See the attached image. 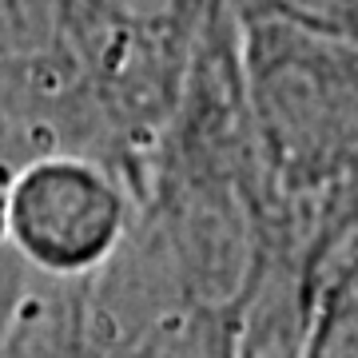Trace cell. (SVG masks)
I'll return each instance as SVG.
<instances>
[{
    "label": "cell",
    "instance_id": "obj_6",
    "mask_svg": "<svg viewBox=\"0 0 358 358\" xmlns=\"http://www.w3.org/2000/svg\"><path fill=\"white\" fill-rule=\"evenodd\" d=\"M8 176L13 171L0 167V346H4L8 331H13L16 315H20V303H24L32 279H36V271L16 255V247L8 243V231H4V183H8Z\"/></svg>",
    "mask_w": 358,
    "mask_h": 358
},
{
    "label": "cell",
    "instance_id": "obj_5",
    "mask_svg": "<svg viewBox=\"0 0 358 358\" xmlns=\"http://www.w3.org/2000/svg\"><path fill=\"white\" fill-rule=\"evenodd\" d=\"M243 16H263L322 36L358 40V0H231Z\"/></svg>",
    "mask_w": 358,
    "mask_h": 358
},
{
    "label": "cell",
    "instance_id": "obj_2",
    "mask_svg": "<svg viewBox=\"0 0 358 358\" xmlns=\"http://www.w3.org/2000/svg\"><path fill=\"white\" fill-rule=\"evenodd\" d=\"M239 16V68L279 227L315 255L358 223V40Z\"/></svg>",
    "mask_w": 358,
    "mask_h": 358
},
{
    "label": "cell",
    "instance_id": "obj_1",
    "mask_svg": "<svg viewBox=\"0 0 358 358\" xmlns=\"http://www.w3.org/2000/svg\"><path fill=\"white\" fill-rule=\"evenodd\" d=\"M136 227L192 310L235 343L279 247V211L247 115L231 0L207 8L171 112L143 155Z\"/></svg>",
    "mask_w": 358,
    "mask_h": 358
},
{
    "label": "cell",
    "instance_id": "obj_4",
    "mask_svg": "<svg viewBox=\"0 0 358 358\" xmlns=\"http://www.w3.org/2000/svg\"><path fill=\"white\" fill-rule=\"evenodd\" d=\"M0 128H56L68 152L103 159L64 0H0Z\"/></svg>",
    "mask_w": 358,
    "mask_h": 358
},
{
    "label": "cell",
    "instance_id": "obj_3",
    "mask_svg": "<svg viewBox=\"0 0 358 358\" xmlns=\"http://www.w3.org/2000/svg\"><path fill=\"white\" fill-rule=\"evenodd\" d=\"M136 192L84 152H40L4 183V231L36 275L80 279L124 243Z\"/></svg>",
    "mask_w": 358,
    "mask_h": 358
}]
</instances>
